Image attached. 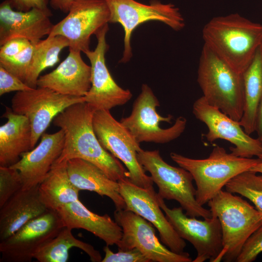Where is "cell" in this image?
<instances>
[{
	"mask_svg": "<svg viewBox=\"0 0 262 262\" xmlns=\"http://www.w3.org/2000/svg\"><path fill=\"white\" fill-rule=\"evenodd\" d=\"M95 111L88 103L79 102L55 117L52 123L63 130L65 141L62 152L52 167L66 165L71 159H81L97 166L114 180L127 179L128 170L118 159L102 147L95 133L93 126Z\"/></svg>",
	"mask_w": 262,
	"mask_h": 262,
	"instance_id": "obj_1",
	"label": "cell"
},
{
	"mask_svg": "<svg viewBox=\"0 0 262 262\" xmlns=\"http://www.w3.org/2000/svg\"><path fill=\"white\" fill-rule=\"evenodd\" d=\"M204 45L243 74L262 44V24L238 13L214 17L204 26Z\"/></svg>",
	"mask_w": 262,
	"mask_h": 262,
	"instance_id": "obj_2",
	"label": "cell"
},
{
	"mask_svg": "<svg viewBox=\"0 0 262 262\" xmlns=\"http://www.w3.org/2000/svg\"><path fill=\"white\" fill-rule=\"evenodd\" d=\"M197 82L210 105L239 121L245 94L243 74L231 68L204 45L197 70Z\"/></svg>",
	"mask_w": 262,
	"mask_h": 262,
	"instance_id": "obj_3",
	"label": "cell"
},
{
	"mask_svg": "<svg viewBox=\"0 0 262 262\" xmlns=\"http://www.w3.org/2000/svg\"><path fill=\"white\" fill-rule=\"evenodd\" d=\"M170 156L192 175L196 186V199L202 206L213 198L232 178L250 170L259 161L258 158H243L228 153L218 145L205 159L190 158L175 152H171Z\"/></svg>",
	"mask_w": 262,
	"mask_h": 262,
	"instance_id": "obj_4",
	"label": "cell"
},
{
	"mask_svg": "<svg viewBox=\"0 0 262 262\" xmlns=\"http://www.w3.org/2000/svg\"><path fill=\"white\" fill-rule=\"evenodd\" d=\"M208 204L221 227V259L236 262L246 240L262 224V213L246 200L226 190L220 191Z\"/></svg>",
	"mask_w": 262,
	"mask_h": 262,
	"instance_id": "obj_5",
	"label": "cell"
},
{
	"mask_svg": "<svg viewBox=\"0 0 262 262\" xmlns=\"http://www.w3.org/2000/svg\"><path fill=\"white\" fill-rule=\"evenodd\" d=\"M137 159L158 187L157 194L160 197L177 201L189 216L203 219L212 217L210 209L205 208L197 201L193 177L189 171L167 164L158 150L142 149L137 153Z\"/></svg>",
	"mask_w": 262,
	"mask_h": 262,
	"instance_id": "obj_6",
	"label": "cell"
},
{
	"mask_svg": "<svg viewBox=\"0 0 262 262\" xmlns=\"http://www.w3.org/2000/svg\"><path fill=\"white\" fill-rule=\"evenodd\" d=\"M95 133L102 147L124 164L129 180L144 188L153 187L150 176L139 163L137 153L142 149L129 131L111 115L110 110L95 111L93 117Z\"/></svg>",
	"mask_w": 262,
	"mask_h": 262,
	"instance_id": "obj_7",
	"label": "cell"
},
{
	"mask_svg": "<svg viewBox=\"0 0 262 262\" xmlns=\"http://www.w3.org/2000/svg\"><path fill=\"white\" fill-rule=\"evenodd\" d=\"M104 0L110 12L109 22L119 23L124 31V50L120 63H127L131 59V34L142 23L159 21L175 31L181 30L185 26L179 9L171 3L165 4L158 0H153L149 4L135 0Z\"/></svg>",
	"mask_w": 262,
	"mask_h": 262,
	"instance_id": "obj_8",
	"label": "cell"
},
{
	"mask_svg": "<svg viewBox=\"0 0 262 262\" xmlns=\"http://www.w3.org/2000/svg\"><path fill=\"white\" fill-rule=\"evenodd\" d=\"M159 106L160 102L151 89L143 84L141 93L134 102L131 115L120 120L121 124L139 143H167L178 138L185 130L187 120L181 116L176 119L172 126L162 128L160 123H171L173 116L160 115L156 110Z\"/></svg>",
	"mask_w": 262,
	"mask_h": 262,
	"instance_id": "obj_9",
	"label": "cell"
},
{
	"mask_svg": "<svg viewBox=\"0 0 262 262\" xmlns=\"http://www.w3.org/2000/svg\"><path fill=\"white\" fill-rule=\"evenodd\" d=\"M158 195V194H157ZM160 206L179 236L189 242L197 255L193 262L221 261L223 239L221 225L215 216L202 220L190 217L180 207L169 208L158 195Z\"/></svg>",
	"mask_w": 262,
	"mask_h": 262,
	"instance_id": "obj_10",
	"label": "cell"
},
{
	"mask_svg": "<svg viewBox=\"0 0 262 262\" xmlns=\"http://www.w3.org/2000/svg\"><path fill=\"white\" fill-rule=\"evenodd\" d=\"M84 102L83 97L65 95L37 87L17 92L12 98V109L26 116L32 129V149L55 117L68 107Z\"/></svg>",
	"mask_w": 262,
	"mask_h": 262,
	"instance_id": "obj_11",
	"label": "cell"
},
{
	"mask_svg": "<svg viewBox=\"0 0 262 262\" xmlns=\"http://www.w3.org/2000/svg\"><path fill=\"white\" fill-rule=\"evenodd\" d=\"M115 222L121 227L122 235L116 244L118 250L136 248L150 262H191L187 252L176 253L162 243L152 224L137 213L126 209H116Z\"/></svg>",
	"mask_w": 262,
	"mask_h": 262,
	"instance_id": "obj_12",
	"label": "cell"
},
{
	"mask_svg": "<svg viewBox=\"0 0 262 262\" xmlns=\"http://www.w3.org/2000/svg\"><path fill=\"white\" fill-rule=\"evenodd\" d=\"M67 13L48 36H63L69 41V49L84 53L90 49L91 36L109 22L108 6L104 0H74Z\"/></svg>",
	"mask_w": 262,
	"mask_h": 262,
	"instance_id": "obj_13",
	"label": "cell"
},
{
	"mask_svg": "<svg viewBox=\"0 0 262 262\" xmlns=\"http://www.w3.org/2000/svg\"><path fill=\"white\" fill-rule=\"evenodd\" d=\"M64 227L57 212L48 210L0 242V262H31L39 249Z\"/></svg>",
	"mask_w": 262,
	"mask_h": 262,
	"instance_id": "obj_14",
	"label": "cell"
},
{
	"mask_svg": "<svg viewBox=\"0 0 262 262\" xmlns=\"http://www.w3.org/2000/svg\"><path fill=\"white\" fill-rule=\"evenodd\" d=\"M108 30V24L101 27L95 34L98 40L95 49L84 52L91 64V87L83 98L95 111L110 110L123 105L132 96L129 90L121 88L115 82L106 66L105 54L109 46L106 35Z\"/></svg>",
	"mask_w": 262,
	"mask_h": 262,
	"instance_id": "obj_15",
	"label": "cell"
},
{
	"mask_svg": "<svg viewBox=\"0 0 262 262\" xmlns=\"http://www.w3.org/2000/svg\"><path fill=\"white\" fill-rule=\"evenodd\" d=\"M193 113L206 125L208 130L204 136L209 142L225 140L233 145L231 153L243 158L258 157L262 152V143L258 138L251 137L239 121L209 104L202 96L194 103Z\"/></svg>",
	"mask_w": 262,
	"mask_h": 262,
	"instance_id": "obj_16",
	"label": "cell"
},
{
	"mask_svg": "<svg viewBox=\"0 0 262 262\" xmlns=\"http://www.w3.org/2000/svg\"><path fill=\"white\" fill-rule=\"evenodd\" d=\"M118 182L119 193L126 204L125 209L137 213L152 224L158 230L161 242L172 251L184 253L186 243L163 213L154 188L138 186L128 178Z\"/></svg>",
	"mask_w": 262,
	"mask_h": 262,
	"instance_id": "obj_17",
	"label": "cell"
},
{
	"mask_svg": "<svg viewBox=\"0 0 262 262\" xmlns=\"http://www.w3.org/2000/svg\"><path fill=\"white\" fill-rule=\"evenodd\" d=\"M48 12L37 8L28 11L14 9L10 0L0 5V45L17 38H25L35 44L48 36L53 26Z\"/></svg>",
	"mask_w": 262,
	"mask_h": 262,
	"instance_id": "obj_18",
	"label": "cell"
},
{
	"mask_svg": "<svg viewBox=\"0 0 262 262\" xmlns=\"http://www.w3.org/2000/svg\"><path fill=\"white\" fill-rule=\"evenodd\" d=\"M40 138L37 147L22 153L20 159L10 166L19 171L23 188L38 185L50 172L62 152L65 141L62 130L53 133L45 132Z\"/></svg>",
	"mask_w": 262,
	"mask_h": 262,
	"instance_id": "obj_19",
	"label": "cell"
},
{
	"mask_svg": "<svg viewBox=\"0 0 262 262\" xmlns=\"http://www.w3.org/2000/svg\"><path fill=\"white\" fill-rule=\"evenodd\" d=\"M37 87L59 94L83 97L91 87V66L81 56V51L69 49L66 58L53 71L40 76Z\"/></svg>",
	"mask_w": 262,
	"mask_h": 262,
	"instance_id": "obj_20",
	"label": "cell"
},
{
	"mask_svg": "<svg viewBox=\"0 0 262 262\" xmlns=\"http://www.w3.org/2000/svg\"><path fill=\"white\" fill-rule=\"evenodd\" d=\"M48 210L41 200L38 185L22 188L0 207V242Z\"/></svg>",
	"mask_w": 262,
	"mask_h": 262,
	"instance_id": "obj_21",
	"label": "cell"
},
{
	"mask_svg": "<svg viewBox=\"0 0 262 262\" xmlns=\"http://www.w3.org/2000/svg\"><path fill=\"white\" fill-rule=\"evenodd\" d=\"M65 227L85 229L103 240L106 245H116L122 235L121 227L108 214L100 215L88 209L78 199L56 211Z\"/></svg>",
	"mask_w": 262,
	"mask_h": 262,
	"instance_id": "obj_22",
	"label": "cell"
},
{
	"mask_svg": "<svg viewBox=\"0 0 262 262\" xmlns=\"http://www.w3.org/2000/svg\"><path fill=\"white\" fill-rule=\"evenodd\" d=\"M66 166L71 182L80 190L94 192L110 198L116 209H125V201L119 193L118 182L109 178L93 164L81 159L68 160Z\"/></svg>",
	"mask_w": 262,
	"mask_h": 262,
	"instance_id": "obj_23",
	"label": "cell"
},
{
	"mask_svg": "<svg viewBox=\"0 0 262 262\" xmlns=\"http://www.w3.org/2000/svg\"><path fill=\"white\" fill-rule=\"evenodd\" d=\"M2 117L7 121L0 127V166L16 163L24 152L32 149V129L28 119L5 107Z\"/></svg>",
	"mask_w": 262,
	"mask_h": 262,
	"instance_id": "obj_24",
	"label": "cell"
},
{
	"mask_svg": "<svg viewBox=\"0 0 262 262\" xmlns=\"http://www.w3.org/2000/svg\"><path fill=\"white\" fill-rule=\"evenodd\" d=\"M244 107L239 121L248 134L255 131V121L259 104L262 99V44L259 47L248 66L243 73Z\"/></svg>",
	"mask_w": 262,
	"mask_h": 262,
	"instance_id": "obj_25",
	"label": "cell"
},
{
	"mask_svg": "<svg viewBox=\"0 0 262 262\" xmlns=\"http://www.w3.org/2000/svg\"><path fill=\"white\" fill-rule=\"evenodd\" d=\"M41 201L48 210L59 208L79 199L80 190L69 179L66 165L52 167L38 185Z\"/></svg>",
	"mask_w": 262,
	"mask_h": 262,
	"instance_id": "obj_26",
	"label": "cell"
},
{
	"mask_svg": "<svg viewBox=\"0 0 262 262\" xmlns=\"http://www.w3.org/2000/svg\"><path fill=\"white\" fill-rule=\"evenodd\" d=\"M72 230L64 227L55 237L39 249L34 259L39 262H66L68 260L69 250L77 247L86 253L92 262H101L100 252L90 244L75 237Z\"/></svg>",
	"mask_w": 262,
	"mask_h": 262,
	"instance_id": "obj_27",
	"label": "cell"
},
{
	"mask_svg": "<svg viewBox=\"0 0 262 262\" xmlns=\"http://www.w3.org/2000/svg\"><path fill=\"white\" fill-rule=\"evenodd\" d=\"M33 44V56L25 83L31 88H35L41 72L59 62L61 52L69 47V43L66 37L56 35L48 36L45 39Z\"/></svg>",
	"mask_w": 262,
	"mask_h": 262,
	"instance_id": "obj_28",
	"label": "cell"
},
{
	"mask_svg": "<svg viewBox=\"0 0 262 262\" xmlns=\"http://www.w3.org/2000/svg\"><path fill=\"white\" fill-rule=\"evenodd\" d=\"M226 190L248 199L262 213V174L250 170L241 173L230 180Z\"/></svg>",
	"mask_w": 262,
	"mask_h": 262,
	"instance_id": "obj_29",
	"label": "cell"
},
{
	"mask_svg": "<svg viewBox=\"0 0 262 262\" xmlns=\"http://www.w3.org/2000/svg\"><path fill=\"white\" fill-rule=\"evenodd\" d=\"M23 187L17 170L10 166H0V207Z\"/></svg>",
	"mask_w": 262,
	"mask_h": 262,
	"instance_id": "obj_30",
	"label": "cell"
},
{
	"mask_svg": "<svg viewBox=\"0 0 262 262\" xmlns=\"http://www.w3.org/2000/svg\"><path fill=\"white\" fill-rule=\"evenodd\" d=\"M33 51L32 44L19 54L10 58L0 59V66L25 82Z\"/></svg>",
	"mask_w": 262,
	"mask_h": 262,
	"instance_id": "obj_31",
	"label": "cell"
},
{
	"mask_svg": "<svg viewBox=\"0 0 262 262\" xmlns=\"http://www.w3.org/2000/svg\"><path fill=\"white\" fill-rule=\"evenodd\" d=\"M262 252V224L244 245L236 262H252Z\"/></svg>",
	"mask_w": 262,
	"mask_h": 262,
	"instance_id": "obj_32",
	"label": "cell"
},
{
	"mask_svg": "<svg viewBox=\"0 0 262 262\" xmlns=\"http://www.w3.org/2000/svg\"><path fill=\"white\" fill-rule=\"evenodd\" d=\"M105 253L102 262H151L144 254L136 248L118 250L113 252L106 245L103 248Z\"/></svg>",
	"mask_w": 262,
	"mask_h": 262,
	"instance_id": "obj_33",
	"label": "cell"
},
{
	"mask_svg": "<svg viewBox=\"0 0 262 262\" xmlns=\"http://www.w3.org/2000/svg\"><path fill=\"white\" fill-rule=\"evenodd\" d=\"M33 89L16 76L0 66V96L13 91Z\"/></svg>",
	"mask_w": 262,
	"mask_h": 262,
	"instance_id": "obj_34",
	"label": "cell"
},
{
	"mask_svg": "<svg viewBox=\"0 0 262 262\" xmlns=\"http://www.w3.org/2000/svg\"><path fill=\"white\" fill-rule=\"evenodd\" d=\"M32 43L25 38H17L10 40L0 46V59L13 57L28 48Z\"/></svg>",
	"mask_w": 262,
	"mask_h": 262,
	"instance_id": "obj_35",
	"label": "cell"
},
{
	"mask_svg": "<svg viewBox=\"0 0 262 262\" xmlns=\"http://www.w3.org/2000/svg\"><path fill=\"white\" fill-rule=\"evenodd\" d=\"M11 7L15 10L28 11L33 8H37L50 12L48 8L50 0H10Z\"/></svg>",
	"mask_w": 262,
	"mask_h": 262,
	"instance_id": "obj_36",
	"label": "cell"
},
{
	"mask_svg": "<svg viewBox=\"0 0 262 262\" xmlns=\"http://www.w3.org/2000/svg\"><path fill=\"white\" fill-rule=\"evenodd\" d=\"M74 0H50L49 4L56 10H59L64 13L68 12Z\"/></svg>",
	"mask_w": 262,
	"mask_h": 262,
	"instance_id": "obj_37",
	"label": "cell"
},
{
	"mask_svg": "<svg viewBox=\"0 0 262 262\" xmlns=\"http://www.w3.org/2000/svg\"><path fill=\"white\" fill-rule=\"evenodd\" d=\"M255 131L257 133V138L262 143V99L259 104L257 111Z\"/></svg>",
	"mask_w": 262,
	"mask_h": 262,
	"instance_id": "obj_38",
	"label": "cell"
},
{
	"mask_svg": "<svg viewBox=\"0 0 262 262\" xmlns=\"http://www.w3.org/2000/svg\"><path fill=\"white\" fill-rule=\"evenodd\" d=\"M259 159L258 163L250 170L257 173L262 174V152L257 157Z\"/></svg>",
	"mask_w": 262,
	"mask_h": 262,
	"instance_id": "obj_39",
	"label": "cell"
}]
</instances>
